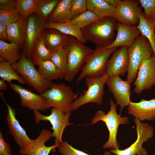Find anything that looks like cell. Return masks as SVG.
<instances>
[{
	"label": "cell",
	"mask_w": 155,
	"mask_h": 155,
	"mask_svg": "<svg viewBox=\"0 0 155 155\" xmlns=\"http://www.w3.org/2000/svg\"><path fill=\"white\" fill-rule=\"evenodd\" d=\"M117 48L105 49L96 47L87 58L81 69L78 80L80 81L88 77H99L105 72L111 55Z\"/></svg>",
	"instance_id": "obj_8"
},
{
	"label": "cell",
	"mask_w": 155,
	"mask_h": 155,
	"mask_svg": "<svg viewBox=\"0 0 155 155\" xmlns=\"http://www.w3.org/2000/svg\"><path fill=\"white\" fill-rule=\"evenodd\" d=\"M5 81L2 79H0V90H6L7 88L8 85Z\"/></svg>",
	"instance_id": "obj_43"
},
{
	"label": "cell",
	"mask_w": 155,
	"mask_h": 155,
	"mask_svg": "<svg viewBox=\"0 0 155 155\" xmlns=\"http://www.w3.org/2000/svg\"><path fill=\"white\" fill-rule=\"evenodd\" d=\"M46 28L55 29L64 34L73 36L82 44L86 42L81 29L70 22L58 24L47 21Z\"/></svg>",
	"instance_id": "obj_26"
},
{
	"label": "cell",
	"mask_w": 155,
	"mask_h": 155,
	"mask_svg": "<svg viewBox=\"0 0 155 155\" xmlns=\"http://www.w3.org/2000/svg\"><path fill=\"white\" fill-rule=\"evenodd\" d=\"M60 0H38L34 13L47 22Z\"/></svg>",
	"instance_id": "obj_31"
},
{
	"label": "cell",
	"mask_w": 155,
	"mask_h": 155,
	"mask_svg": "<svg viewBox=\"0 0 155 155\" xmlns=\"http://www.w3.org/2000/svg\"><path fill=\"white\" fill-rule=\"evenodd\" d=\"M46 22L34 13L27 19L26 36L22 53L31 61L34 44L46 29Z\"/></svg>",
	"instance_id": "obj_11"
},
{
	"label": "cell",
	"mask_w": 155,
	"mask_h": 155,
	"mask_svg": "<svg viewBox=\"0 0 155 155\" xmlns=\"http://www.w3.org/2000/svg\"><path fill=\"white\" fill-rule=\"evenodd\" d=\"M136 127L137 138L135 142L128 148L123 150L110 149V152L116 155H148L147 151L142 147L144 142L153 136L154 129L148 124L142 123L134 119Z\"/></svg>",
	"instance_id": "obj_10"
},
{
	"label": "cell",
	"mask_w": 155,
	"mask_h": 155,
	"mask_svg": "<svg viewBox=\"0 0 155 155\" xmlns=\"http://www.w3.org/2000/svg\"><path fill=\"white\" fill-rule=\"evenodd\" d=\"M63 48L66 53L68 62V73L66 80L71 81L85 64L88 57L94 50L84 44L73 36L69 38Z\"/></svg>",
	"instance_id": "obj_4"
},
{
	"label": "cell",
	"mask_w": 155,
	"mask_h": 155,
	"mask_svg": "<svg viewBox=\"0 0 155 155\" xmlns=\"http://www.w3.org/2000/svg\"><path fill=\"white\" fill-rule=\"evenodd\" d=\"M88 9L87 0H73L71 12L73 17L78 16Z\"/></svg>",
	"instance_id": "obj_38"
},
{
	"label": "cell",
	"mask_w": 155,
	"mask_h": 155,
	"mask_svg": "<svg viewBox=\"0 0 155 155\" xmlns=\"http://www.w3.org/2000/svg\"><path fill=\"white\" fill-rule=\"evenodd\" d=\"M42 36L45 46L52 52L63 48L67 43L69 37V36L51 28H46Z\"/></svg>",
	"instance_id": "obj_21"
},
{
	"label": "cell",
	"mask_w": 155,
	"mask_h": 155,
	"mask_svg": "<svg viewBox=\"0 0 155 155\" xmlns=\"http://www.w3.org/2000/svg\"><path fill=\"white\" fill-rule=\"evenodd\" d=\"M50 60L61 71L63 78L66 80L68 73V62L66 51L63 48L52 52Z\"/></svg>",
	"instance_id": "obj_32"
},
{
	"label": "cell",
	"mask_w": 155,
	"mask_h": 155,
	"mask_svg": "<svg viewBox=\"0 0 155 155\" xmlns=\"http://www.w3.org/2000/svg\"><path fill=\"white\" fill-rule=\"evenodd\" d=\"M17 0H0V9L6 10L16 9Z\"/></svg>",
	"instance_id": "obj_40"
},
{
	"label": "cell",
	"mask_w": 155,
	"mask_h": 155,
	"mask_svg": "<svg viewBox=\"0 0 155 155\" xmlns=\"http://www.w3.org/2000/svg\"><path fill=\"white\" fill-rule=\"evenodd\" d=\"M88 9L100 18L112 17L115 18L116 8L105 0H87Z\"/></svg>",
	"instance_id": "obj_25"
},
{
	"label": "cell",
	"mask_w": 155,
	"mask_h": 155,
	"mask_svg": "<svg viewBox=\"0 0 155 155\" xmlns=\"http://www.w3.org/2000/svg\"><path fill=\"white\" fill-rule=\"evenodd\" d=\"M100 18L92 11L87 9L80 15L73 17L70 22L82 29L89 26Z\"/></svg>",
	"instance_id": "obj_33"
},
{
	"label": "cell",
	"mask_w": 155,
	"mask_h": 155,
	"mask_svg": "<svg viewBox=\"0 0 155 155\" xmlns=\"http://www.w3.org/2000/svg\"><path fill=\"white\" fill-rule=\"evenodd\" d=\"M116 21L114 17L100 18L89 26L82 29L85 40L94 43L96 47H107L114 40Z\"/></svg>",
	"instance_id": "obj_1"
},
{
	"label": "cell",
	"mask_w": 155,
	"mask_h": 155,
	"mask_svg": "<svg viewBox=\"0 0 155 155\" xmlns=\"http://www.w3.org/2000/svg\"><path fill=\"white\" fill-rule=\"evenodd\" d=\"M134 83V92L140 94L150 90L155 85V57L154 55L145 60L140 67Z\"/></svg>",
	"instance_id": "obj_13"
},
{
	"label": "cell",
	"mask_w": 155,
	"mask_h": 155,
	"mask_svg": "<svg viewBox=\"0 0 155 155\" xmlns=\"http://www.w3.org/2000/svg\"><path fill=\"white\" fill-rule=\"evenodd\" d=\"M103 155H114L111 154L110 152L108 151H105L103 154Z\"/></svg>",
	"instance_id": "obj_44"
},
{
	"label": "cell",
	"mask_w": 155,
	"mask_h": 155,
	"mask_svg": "<svg viewBox=\"0 0 155 155\" xmlns=\"http://www.w3.org/2000/svg\"><path fill=\"white\" fill-rule=\"evenodd\" d=\"M127 53L129 67L126 80L131 84L136 79L141 65L154 54L148 40L141 34L128 47Z\"/></svg>",
	"instance_id": "obj_3"
},
{
	"label": "cell",
	"mask_w": 155,
	"mask_h": 155,
	"mask_svg": "<svg viewBox=\"0 0 155 155\" xmlns=\"http://www.w3.org/2000/svg\"><path fill=\"white\" fill-rule=\"evenodd\" d=\"M0 155H12L11 149L5 141L1 131L0 130Z\"/></svg>",
	"instance_id": "obj_39"
},
{
	"label": "cell",
	"mask_w": 155,
	"mask_h": 155,
	"mask_svg": "<svg viewBox=\"0 0 155 155\" xmlns=\"http://www.w3.org/2000/svg\"><path fill=\"white\" fill-rule=\"evenodd\" d=\"M10 88L19 96L22 106L34 111H45L48 108L41 94H36L21 86L11 83Z\"/></svg>",
	"instance_id": "obj_16"
},
{
	"label": "cell",
	"mask_w": 155,
	"mask_h": 155,
	"mask_svg": "<svg viewBox=\"0 0 155 155\" xmlns=\"http://www.w3.org/2000/svg\"><path fill=\"white\" fill-rule=\"evenodd\" d=\"M52 137V132L49 130L42 129L38 136L32 139L31 144L24 149L20 150L21 155H49L51 151L54 150L58 144L46 146L45 143Z\"/></svg>",
	"instance_id": "obj_18"
},
{
	"label": "cell",
	"mask_w": 155,
	"mask_h": 155,
	"mask_svg": "<svg viewBox=\"0 0 155 155\" xmlns=\"http://www.w3.org/2000/svg\"><path fill=\"white\" fill-rule=\"evenodd\" d=\"M140 4L138 0H121L116 8V20L120 23L136 26L139 23L140 14L142 12Z\"/></svg>",
	"instance_id": "obj_15"
},
{
	"label": "cell",
	"mask_w": 155,
	"mask_h": 155,
	"mask_svg": "<svg viewBox=\"0 0 155 155\" xmlns=\"http://www.w3.org/2000/svg\"><path fill=\"white\" fill-rule=\"evenodd\" d=\"M0 77L9 84L13 80L17 81L22 84H26L21 76L13 67L12 65L3 60H0Z\"/></svg>",
	"instance_id": "obj_30"
},
{
	"label": "cell",
	"mask_w": 155,
	"mask_h": 155,
	"mask_svg": "<svg viewBox=\"0 0 155 155\" xmlns=\"http://www.w3.org/2000/svg\"><path fill=\"white\" fill-rule=\"evenodd\" d=\"M106 84L116 100V105L120 106L121 112L123 108L128 106L131 101V84L117 75L109 77Z\"/></svg>",
	"instance_id": "obj_14"
},
{
	"label": "cell",
	"mask_w": 155,
	"mask_h": 155,
	"mask_svg": "<svg viewBox=\"0 0 155 155\" xmlns=\"http://www.w3.org/2000/svg\"><path fill=\"white\" fill-rule=\"evenodd\" d=\"M144 9L145 17L150 20H155V0H139Z\"/></svg>",
	"instance_id": "obj_36"
},
{
	"label": "cell",
	"mask_w": 155,
	"mask_h": 155,
	"mask_svg": "<svg viewBox=\"0 0 155 155\" xmlns=\"http://www.w3.org/2000/svg\"><path fill=\"white\" fill-rule=\"evenodd\" d=\"M70 86L63 84L53 83L50 87L41 94L49 109L59 108L65 113L71 112L73 102L78 98Z\"/></svg>",
	"instance_id": "obj_5"
},
{
	"label": "cell",
	"mask_w": 155,
	"mask_h": 155,
	"mask_svg": "<svg viewBox=\"0 0 155 155\" xmlns=\"http://www.w3.org/2000/svg\"><path fill=\"white\" fill-rule=\"evenodd\" d=\"M27 19L22 17L18 20L7 26L8 41L22 48L25 40Z\"/></svg>",
	"instance_id": "obj_22"
},
{
	"label": "cell",
	"mask_w": 155,
	"mask_h": 155,
	"mask_svg": "<svg viewBox=\"0 0 155 155\" xmlns=\"http://www.w3.org/2000/svg\"><path fill=\"white\" fill-rule=\"evenodd\" d=\"M109 77L104 72L100 76L86 77L85 81L87 89L84 90L73 102L71 111H76L81 106L88 103H96L101 105L104 94V86Z\"/></svg>",
	"instance_id": "obj_7"
},
{
	"label": "cell",
	"mask_w": 155,
	"mask_h": 155,
	"mask_svg": "<svg viewBox=\"0 0 155 155\" xmlns=\"http://www.w3.org/2000/svg\"><path fill=\"white\" fill-rule=\"evenodd\" d=\"M116 37L113 42L105 49L117 48L119 46L129 47L131 45L136 38L141 34L137 26H129L117 23Z\"/></svg>",
	"instance_id": "obj_19"
},
{
	"label": "cell",
	"mask_w": 155,
	"mask_h": 155,
	"mask_svg": "<svg viewBox=\"0 0 155 155\" xmlns=\"http://www.w3.org/2000/svg\"><path fill=\"white\" fill-rule=\"evenodd\" d=\"M22 17L16 9H0V24L7 26L19 20Z\"/></svg>",
	"instance_id": "obj_35"
},
{
	"label": "cell",
	"mask_w": 155,
	"mask_h": 155,
	"mask_svg": "<svg viewBox=\"0 0 155 155\" xmlns=\"http://www.w3.org/2000/svg\"><path fill=\"white\" fill-rule=\"evenodd\" d=\"M42 35L35 43L32 53L31 60L37 65L41 61L50 59L52 54L45 46Z\"/></svg>",
	"instance_id": "obj_29"
},
{
	"label": "cell",
	"mask_w": 155,
	"mask_h": 155,
	"mask_svg": "<svg viewBox=\"0 0 155 155\" xmlns=\"http://www.w3.org/2000/svg\"><path fill=\"white\" fill-rule=\"evenodd\" d=\"M128 113L140 121L155 119V99H143L138 102L131 101L128 106Z\"/></svg>",
	"instance_id": "obj_20"
},
{
	"label": "cell",
	"mask_w": 155,
	"mask_h": 155,
	"mask_svg": "<svg viewBox=\"0 0 155 155\" xmlns=\"http://www.w3.org/2000/svg\"><path fill=\"white\" fill-rule=\"evenodd\" d=\"M57 148L62 155H90L74 148L66 141L58 144Z\"/></svg>",
	"instance_id": "obj_37"
},
{
	"label": "cell",
	"mask_w": 155,
	"mask_h": 155,
	"mask_svg": "<svg viewBox=\"0 0 155 155\" xmlns=\"http://www.w3.org/2000/svg\"><path fill=\"white\" fill-rule=\"evenodd\" d=\"M110 109L107 113L106 114L102 110L98 111L94 116L90 124L94 125L100 121L105 123L109 132V137L102 148L115 150L120 148L117 139L118 127L120 125L128 124L129 121L127 116L122 117L117 113V105L113 100H110Z\"/></svg>",
	"instance_id": "obj_2"
},
{
	"label": "cell",
	"mask_w": 155,
	"mask_h": 155,
	"mask_svg": "<svg viewBox=\"0 0 155 155\" xmlns=\"http://www.w3.org/2000/svg\"><path fill=\"white\" fill-rule=\"evenodd\" d=\"M137 26L141 34L148 40L155 57V20L147 19L142 12L139 15V22Z\"/></svg>",
	"instance_id": "obj_27"
},
{
	"label": "cell",
	"mask_w": 155,
	"mask_h": 155,
	"mask_svg": "<svg viewBox=\"0 0 155 155\" xmlns=\"http://www.w3.org/2000/svg\"><path fill=\"white\" fill-rule=\"evenodd\" d=\"M73 1V0H60L47 21L58 24L70 22L73 18L71 12Z\"/></svg>",
	"instance_id": "obj_23"
},
{
	"label": "cell",
	"mask_w": 155,
	"mask_h": 155,
	"mask_svg": "<svg viewBox=\"0 0 155 155\" xmlns=\"http://www.w3.org/2000/svg\"><path fill=\"white\" fill-rule=\"evenodd\" d=\"M109 4L116 8L120 3V0H105Z\"/></svg>",
	"instance_id": "obj_42"
},
{
	"label": "cell",
	"mask_w": 155,
	"mask_h": 155,
	"mask_svg": "<svg viewBox=\"0 0 155 155\" xmlns=\"http://www.w3.org/2000/svg\"><path fill=\"white\" fill-rule=\"evenodd\" d=\"M12 65L22 78L26 84L32 86L40 94L49 89L53 83L52 81L44 78L36 69L32 61L22 53L20 59Z\"/></svg>",
	"instance_id": "obj_6"
},
{
	"label": "cell",
	"mask_w": 155,
	"mask_h": 155,
	"mask_svg": "<svg viewBox=\"0 0 155 155\" xmlns=\"http://www.w3.org/2000/svg\"><path fill=\"white\" fill-rule=\"evenodd\" d=\"M128 47H121L115 51L108 59L105 72L109 77L124 76L129 67Z\"/></svg>",
	"instance_id": "obj_17"
},
{
	"label": "cell",
	"mask_w": 155,
	"mask_h": 155,
	"mask_svg": "<svg viewBox=\"0 0 155 155\" xmlns=\"http://www.w3.org/2000/svg\"><path fill=\"white\" fill-rule=\"evenodd\" d=\"M0 39L3 41L8 40L7 26L0 24Z\"/></svg>",
	"instance_id": "obj_41"
},
{
	"label": "cell",
	"mask_w": 155,
	"mask_h": 155,
	"mask_svg": "<svg viewBox=\"0 0 155 155\" xmlns=\"http://www.w3.org/2000/svg\"><path fill=\"white\" fill-rule=\"evenodd\" d=\"M37 65L38 71L47 80L52 81L63 78L61 71L50 59L41 61Z\"/></svg>",
	"instance_id": "obj_28"
},
{
	"label": "cell",
	"mask_w": 155,
	"mask_h": 155,
	"mask_svg": "<svg viewBox=\"0 0 155 155\" xmlns=\"http://www.w3.org/2000/svg\"><path fill=\"white\" fill-rule=\"evenodd\" d=\"M22 48L14 43H7L0 40V59L7 61L11 65L17 63L20 59Z\"/></svg>",
	"instance_id": "obj_24"
},
{
	"label": "cell",
	"mask_w": 155,
	"mask_h": 155,
	"mask_svg": "<svg viewBox=\"0 0 155 155\" xmlns=\"http://www.w3.org/2000/svg\"><path fill=\"white\" fill-rule=\"evenodd\" d=\"M38 0H17L16 9L20 16L27 20L34 13L36 5Z\"/></svg>",
	"instance_id": "obj_34"
},
{
	"label": "cell",
	"mask_w": 155,
	"mask_h": 155,
	"mask_svg": "<svg viewBox=\"0 0 155 155\" xmlns=\"http://www.w3.org/2000/svg\"><path fill=\"white\" fill-rule=\"evenodd\" d=\"M33 111L36 123L39 124L42 121H48L51 125V129L53 130L52 137L55 138V144L62 143V136L64 129L67 127L73 124L69 121L71 112L65 113L57 108H52L49 115H44L39 111Z\"/></svg>",
	"instance_id": "obj_9"
},
{
	"label": "cell",
	"mask_w": 155,
	"mask_h": 155,
	"mask_svg": "<svg viewBox=\"0 0 155 155\" xmlns=\"http://www.w3.org/2000/svg\"><path fill=\"white\" fill-rule=\"evenodd\" d=\"M0 93V96L7 107L6 118L9 133L19 146L20 150H23L31 144L32 139L29 137L26 131L16 119L15 109L7 103L4 98L3 93Z\"/></svg>",
	"instance_id": "obj_12"
},
{
	"label": "cell",
	"mask_w": 155,
	"mask_h": 155,
	"mask_svg": "<svg viewBox=\"0 0 155 155\" xmlns=\"http://www.w3.org/2000/svg\"></svg>",
	"instance_id": "obj_45"
}]
</instances>
